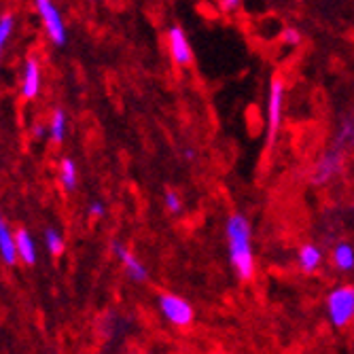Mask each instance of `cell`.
I'll use <instances>...</instances> for the list:
<instances>
[{"label": "cell", "mask_w": 354, "mask_h": 354, "mask_svg": "<svg viewBox=\"0 0 354 354\" xmlns=\"http://www.w3.org/2000/svg\"><path fill=\"white\" fill-rule=\"evenodd\" d=\"M325 301L331 325L335 329H346L354 320V284L335 286Z\"/></svg>", "instance_id": "2"}, {"label": "cell", "mask_w": 354, "mask_h": 354, "mask_svg": "<svg viewBox=\"0 0 354 354\" xmlns=\"http://www.w3.org/2000/svg\"><path fill=\"white\" fill-rule=\"evenodd\" d=\"M15 246H17V254L21 257V259L28 263V266H32L37 261V246H35V240L30 238V234L28 232H17V236H15Z\"/></svg>", "instance_id": "13"}, {"label": "cell", "mask_w": 354, "mask_h": 354, "mask_svg": "<svg viewBox=\"0 0 354 354\" xmlns=\"http://www.w3.org/2000/svg\"><path fill=\"white\" fill-rule=\"evenodd\" d=\"M164 204H166V210L170 214H180L183 212V198H180V193L174 191V189H168L164 193Z\"/></svg>", "instance_id": "16"}, {"label": "cell", "mask_w": 354, "mask_h": 354, "mask_svg": "<svg viewBox=\"0 0 354 354\" xmlns=\"http://www.w3.org/2000/svg\"><path fill=\"white\" fill-rule=\"evenodd\" d=\"M185 157L189 159V162H193V159H196V151H191V149H187V151H185Z\"/></svg>", "instance_id": "22"}, {"label": "cell", "mask_w": 354, "mask_h": 354, "mask_svg": "<svg viewBox=\"0 0 354 354\" xmlns=\"http://www.w3.org/2000/svg\"><path fill=\"white\" fill-rule=\"evenodd\" d=\"M157 306L162 316L174 327H189L193 325V320H196V310H193V306L176 293H162L157 297Z\"/></svg>", "instance_id": "4"}, {"label": "cell", "mask_w": 354, "mask_h": 354, "mask_svg": "<svg viewBox=\"0 0 354 354\" xmlns=\"http://www.w3.org/2000/svg\"><path fill=\"white\" fill-rule=\"evenodd\" d=\"M134 354H138V352H134Z\"/></svg>", "instance_id": "23"}, {"label": "cell", "mask_w": 354, "mask_h": 354, "mask_svg": "<svg viewBox=\"0 0 354 354\" xmlns=\"http://www.w3.org/2000/svg\"><path fill=\"white\" fill-rule=\"evenodd\" d=\"M89 214L91 216H102L104 214V204H100V202L89 204Z\"/></svg>", "instance_id": "20"}, {"label": "cell", "mask_w": 354, "mask_h": 354, "mask_svg": "<svg viewBox=\"0 0 354 354\" xmlns=\"http://www.w3.org/2000/svg\"><path fill=\"white\" fill-rule=\"evenodd\" d=\"M323 263V250L316 244H304L297 250V266L306 274H314Z\"/></svg>", "instance_id": "9"}, {"label": "cell", "mask_w": 354, "mask_h": 354, "mask_svg": "<svg viewBox=\"0 0 354 354\" xmlns=\"http://www.w3.org/2000/svg\"><path fill=\"white\" fill-rule=\"evenodd\" d=\"M111 248H113V252L119 257V259H121V263L125 266L127 276H130L134 282H147L149 280V270L145 268V263L138 259V257L130 248H125L121 242H113Z\"/></svg>", "instance_id": "8"}, {"label": "cell", "mask_w": 354, "mask_h": 354, "mask_svg": "<svg viewBox=\"0 0 354 354\" xmlns=\"http://www.w3.org/2000/svg\"><path fill=\"white\" fill-rule=\"evenodd\" d=\"M280 39H282V43H286L288 47H297V45L301 43V32H299L297 28H293V26H288V28L282 30Z\"/></svg>", "instance_id": "18"}, {"label": "cell", "mask_w": 354, "mask_h": 354, "mask_svg": "<svg viewBox=\"0 0 354 354\" xmlns=\"http://www.w3.org/2000/svg\"><path fill=\"white\" fill-rule=\"evenodd\" d=\"M221 7H223V9H238L240 3H221Z\"/></svg>", "instance_id": "21"}, {"label": "cell", "mask_w": 354, "mask_h": 354, "mask_svg": "<svg viewBox=\"0 0 354 354\" xmlns=\"http://www.w3.org/2000/svg\"><path fill=\"white\" fill-rule=\"evenodd\" d=\"M168 51L176 66L185 68L193 62V49H191L189 37L185 35V30L180 26H172L168 30Z\"/></svg>", "instance_id": "6"}, {"label": "cell", "mask_w": 354, "mask_h": 354, "mask_svg": "<svg viewBox=\"0 0 354 354\" xmlns=\"http://www.w3.org/2000/svg\"><path fill=\"white\" fill-rule=\"evenodd\" d=\"M0 254H3L5 263H9V266H13L15 259L19 257L17 254V246H15V238L11 236V232L5 225L3 216H0Z\"/></svg>", "instance_id": "12"}, {"label": "cell", "mask_w": 354, "mask_h": 354, "mask_svg": "<svg viewBox=\"0 0 354 354\" xmlns=\"http://www.w3.org/2000/svg\"><path fill=\"white\" fill-rule=\"evenodd\" d=\"M331 263L339 272H354V246L350 242H337L331 250Z\"/></svg>", "instance_id": "10"}, {"label": "cell", "mask_w": 354, "mask_h": 354, "mask_svg": "<svg viewBox=\"0 0 354 354\" xmlns=\"http://www.w3.org/2000/svg\"><path fill=\"white\" fill-rule=\"evenodd\" d=\"M268 132H266V151L270 153L278 132H280V125H282V113H284V83L282 79L276 75L270 81V89H268Z\"/></svg>", "instance_id": "3"}, {"label": "cell", "mask_w": 354, "mask_h": 354, "mask_svg": "<svg viewBox=\"0 0 354 354\" xmlns=\"http://www.w3.org/2000/svg\"><path fill=\"white\" fill-rule=\"evenodd\" d=\"M11 30H13V17L11 15H5L3 19H0V53H3V47L11 35Z\"/></svg>", "instance_id": "19"}, {"label": "cell", "mask_w": 354, "mask_h": 354, "mask_svg": "<svg viewBox=\"0 0 354 354\" xmlns=\"http://www.w3.org/2000/svg\"><path fill=\"white\" fill-rule=\"evenodd\" d=\"M39 89H41V68L37 59H28L24 73V95L26 98H37Z\"/></svg>", "instance_id": "11"}, {"label": "cell", "mask_w": 354, "mask_h": 354, "mask_svg": "<svg viewBox=\"0 0 354 354\" xmlns=\"http://www.w3.org/2000/svg\"><path fill=\"white\" fill-rule=\"evenodd\" d=\"M344 170V151L342 149H329L320 155L318 164L314 168V174H312V183L314 185H327L331 183L339 172Z\"/></svg>", "instance_id": "5"}, {"label": "cell", "mask_w": 354, "mask_h": 354, "mask_svg": "<svg viewBox=\"0 0 354 354\" xmlns=\"http://www.w3.org/2000/svg\"><path fill=\"white\" fill-rule=\"evenodd\" d=\"M59 180L66 189H75L77 187V166L73 159H62L59 164Z\"/></svg>", "instance_id": "14"}, {"label": "cell", "mask_w": 354, "mask_h": 354, "mask_svg": "<svg viewBox=\"0 0 354 354\" xmlns=\"http://www.w3.org/2000/svg\"><path fill=\"white\" fill-rule=\"evenodd\" d=\"M49 132H51V138L55 142H62L64 140V136H66V115H64V111H55V115L51 119Z\"/></svg>", "instance_id": "15"}, {"label": "cell", "mask_w": 354, "mask_h": 354, "mask_svg": "<svg viewBox=\"0 0 354 354\" xmlns=\"http://www.w3.org/2000/svg\"><path fill=\"white\" fill-rule=\"evenodd\" d=\"M45 242H47V248L53 252V254H59L64 250V238L55 232V230H47L45 232Z\"/></svg>", "instance_id": "17"}, {"label": "cell", "mask_w": 354, "mask_h": 354, "mask_svg": "<svg viewBox=\"0 0 354 354\" xmlns=\"http://www.w3.org/2000/svg\"><path fill=\"white\" fill-rule=\"evenodd\" d=\"M37 9L43 17V24L47 28V35L49 39L55 43V45H64L66 43V26L62 21V15L59 11L55 9L53 3H47V0H39L37 3Z\"/></svg>", "instance_id": "7"}, {"label": "cell", "mask_w": 354, "mask_h": 354, "mask_svg": "<svg viewBox=\"0 0 354 354\" xmlns=\"http://www.w3.org/2000/svg\"><path fill=\"white\" fill-rule=\"evenodd\" d=\"M225 238H227V254L236 276L242 282L254 278V250H252V227L244 214L234 212L225 223Z\"/></svg>", "instance_id": "1"}]
</instances>
